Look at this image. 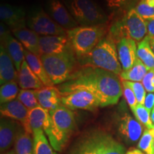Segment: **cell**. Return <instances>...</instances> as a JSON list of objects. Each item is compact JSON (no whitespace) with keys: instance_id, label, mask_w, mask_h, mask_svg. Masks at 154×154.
Wrapping results in <instances>:
<instances>
[{"instance_id":"22","label":"cell","mask_w":154,"mask_h":154,"mask_svg":"<svg viewBox=\"0 0 154 154\" xmlns=\"http://www.w3.org/2000/svg\"><path fill=\"white\" fill-rule=\"evenodd\" d=\"M18 84L22 89L37 90L44 87L42 81L32 72L26 60L23 61L18 72Z\"/></svg>"},{"instance_id":"12","label":"cell","mask_w":154,"mask_h":154,"mask_svg":"<svg viewBox=\"0 0 154 154\" xmlns=\"http://www.w3.org/2000/svg\"><path fill=\"white\" fill-rule=\"evenodd\" d=\"M29 110L18 99L1 104L0 107L2 117L18 121L24 127L25 131L33 136L29 121Z\"/></svg>"},{"instance_id":"8","label":"cell","mask_w":154,"mask_h":154,"mask_svg":"<svg viewBox=\"0 0 154 154\" xmlns=\"http://www.w3.org/2000/svg\"><path fill=\"white\" fill-rule=\"evenodd\" d=\"M70 14L82 26L103 24L109 22L102 9L92 0H64Z\"/></svg>"},{"instance_id":"43","label":"cell","mask_w":154,"mask_h":154,"mask_svg":"<svg viewBox=\"0 0 154 154\" xmlns=\"http://www.w3.org/2000/svg\"><path fill=\"white\" fill-rule=\"evenodd\" d=\"M149 131L150 134H151L152 137H153V138H154V126L153 127V128H151V129H150V130H149Z\"/></svg>"},{"instance_id":"1","label":"cell","mask_w":154,"mask_h":154,"mask_svg":"<svg viewBox=\"0 0 154 154\" xmlns=\"http://www.w3.org/2000/svg\"><path fill=\"white\" fill-rule=\"evenodd\" d=\"M58 88L87 90L97 99L101 107L116 104L123 94L122 82L118 75L91 66H81L70 79Z\"/></svg>"},{"instance_id":"17","label":"cell","mask_w":154,"mask_h":154,"mask_svg":"<svg viewBox=\"0 0 154 154\" xmlns=\"http://www.w3.org/2000/svg\"><path fill=\"white\" fill-rule=\"evenodd\" d=\"M39 45L42 55L57 54L72 48L67 36H40Z\"/></svg>"},{"instance_id":"29","label":"cell","mask_w":154,"mask_h":154,"mask_svg":"<svg viewBox=\"0 0 154 154\" xmlns=\"http://www.w3.org/2000/svg\"><path fill=\"white\" fill-rule=\"evenodd\" d=\"M19 93L17 82H11L4 84L0 88V103L3 104L14 101L17 98Z\"/></svg>"},{"instance_id":"34","label":"cell","mask_w":154,"mask_h":154,"mask_svg":"<svg viewBox=\"0 0 154 154\" xmlns=\"http://www.w3.org/2000/svg\"><path fill=\"white\" fill-rule=\"evenodd\" d=\"M140 0H105L109 8L128 11L136 7Z\"/></svg>"},{"instance_id":"25","label":"cell","mask_w":154,"mask_h":154,"mask_svg":"<svg viewBox=\"0 0 154 154\" xmlns=\"http://www.w3.org/2000/svg\"><path fill=\"white\" fill-rule=\"evenodd\" d=\"M31 136L25 131L24 127H21L14 145L17 154H34V139Z\"/></svg>"},{"instance_id":"18","label":"cell","mask_w":154,"mask_h":154,"mask_svg":"<svg viewBox=\"0 0 154 154\" xmlns=\"http://www.w3.org/2000/svg\"><path fill=\"white\" fill-rule=\"evenodd\" d=\"M36 96L40 106L51 111L61 104V94L59 88L54 86H44L35 90Z\"/></svg>"},{"instance_id":"23","label":"cell","mask_w":154,"mask_h":154,"mask_svg":"<svg viewBox=\"0 0 154 154\" xmlns=\"http://www.w3.org/2000/svg\"><path fill=\"white\" fill-rule=\"evenodd\" d=\"M24 56L25 60L26 61L30 69L36 75V76L42 81L44 85L45 86H53L54 84L44 69L41 58L31 53L26 49H24Z\"/></svg>"},{"instance_id":"3","label":"cell","mask_w":154,"mask_h":154,"mask_svg":"<svg viewBox=\"0 0 154 154\" xmlns=\"http://www.w3.org/2000/svg\"><path fill=\"white\" fill-rule=\"evenodd\" d=\"M148 29L145 19L142 18L135 8L124 13L113 22H109L107 36L118 43L122 38H131L139 43L147 36Z\"/></svg>"},{"instance_id":"7","label":"cell","mask_w":154,"mask_h":154,"mask_svg":"<svg viewBox=\"0 0 154 154\" xmlns=\"http://www.w3.org/2000/svg\"><path fill=\"white\" fill-rule=\"evenodd\" d=\"M72 154H126V149L112 135L94 131L82 138Z\"/></svg>"},{"instance_id":"15","label":"cell","mask_w":154,"mask_h":154,"mask_svg":"<svg viewBox=\"0 0 154 154\" xmlns=\"http://www.w3.org/2000/svg\"><path fill=\"white\" fill-rule=\"evenodd\" d=\"M22 124L12 119L2 117L0 123V150L5 153L14 145L15 139Z\"/></svg>"},{"instance_id":"4","label":"cell","mask_w":154,"mask_h":154,"mask_svg":"<svg viewBox=\"0 0 154 154\" xmlns=\"http://www.w3.org/2000/svg\"><path fill=\"white\" fill-rule=\"evenodd\" d=\"M51 125L47 136L54 151H61L68 143L76 128V120L70 109L59 105L54 110L49 111Z\"/></svg>"},{"instance_id":"44","label":"cell","mask_w":154,"mask_h":154,"mask_svg":"<svg viewBox=\"0 0 154 154\" xmlns=\"http://www.w3.org/2000/svg\"><path fill=\"white\" fill-rule=\"evenodd\" d=\"M4 154H17V153H16V152H15L14 150H11V151L6 152V153Z\"/></svg>"},{"instance_id":"13","label":"cell","mask_w":154,"mask_h":154,"mask_svg":"<svg viewBox=\"0 0 154 154\" xmlns=\"http://www.w3.org/2000/svg\"><path fill=\"white\" fill-rule=\"evenodd\" d=\"M0 19L11 32L26 27V12L22 7L2 4L0 6Z\"/></svg>"},{"instance_id":"33","label":"cell","mask_w":154,"mask_h":154,"mask_svg":"<svg viewBox=\"0 0 154 154\" xmlns=\"http://www.w3.org/2000/svg\"><path fill=\"white\" fill-rule=\"evenodd\" d=\"M138 148L146 154H154V138L149 129L144 131L138 143Z\"/></svg>"},{"instance_id":"19","label":"cell","mask_w":154,"mask_h":154,"mask_svg":"<svg viewBox=\"0 0 154 154\" xmlns=\"http://www.w3.org/2000/svg\"><path fill=\"white\" fill-rule=\"evenodd\" d=\"M18 81V72L6 48L0 47V84Z\"/></svg>"},{"instance_id":"28","label":"cell","mask_w":154,"mask_h":154,"mask_svg":"<svg viewBox=\"0 0 154 154\" xmlns=\"http://www.w3.org/2000/svg\"><path fill=\"white\" fill-rule=\"evenodd\" d=\"M43 130L36 131L33 133L34 154H58L54 151L45 136Z\"/></svg>"},{"instance_id":"24","label":"cell","mask_w":154,"mask_h":154,"mask_svg":"<svg viewBox=\"0 0 154 154\" xmlns=\"http://www.w3.org/2000/svg\"><path fill=\"white\" fill-rule=\"evenodd\" d=\"M1 45L4 46L9 53L15 66L17 72L20 71L23 61L25 60L24 49L21 42L17 38L10 35L6 40L5 43Z\"/></svg>"},{"instance_id":"21","label":"cell","mask_w":154,"mask_h":154,"mask_svg":"<svg viewBox=\"0 0 154 154\" xmlns=\"http://www.w3.org/2000/svg\"><path fill=\"white\" fill-rule=\"evenodd\" d=\"M29 121L32 132L43 130L47 134L51 125V118L49 111L42 106H37L29 111Z\"/></svg>"},{"instance_id":"10","label":"cell","mask_w":154,"mask_h":154,"mask_svg":"<svg viewBox=\"0 0 154 154\" xmlns=\"http://www.w3.org/2000/svg\"><path fill=\"white\" fill-rule=\"evenodd\" d=\"M61 91V103L65 106L72 109L94 110L101 106L99 101L91 92L83 88L59 89Z\"/></svg>"},{"instance_id":"40","label":"cell","mask_w":154,"mask_h":154,"mask_svg":"<svg viewBox=\"0 0 154 154\" xmlns=\"http://www.w3.org/2000/svg\"><path fill=\"white\" fill-rule=\"evenodd\" d=\"M126 154H145V153H144L142 151H140V149H130L129 151H127Z\"/></svg>"},{"instance_id":"30","label":"cell","mask_w":154,"mask_h":154,"mask_svg":"<svg viewBox=\"0 0 154 154\" xmlns=\"http://www.w3.org/2000/svg\"><path fill=\"white\" fill-rule=\"evenodd\" d=\"M17 99L22 103L29 110L39 106V103L36 96L35 90L22 89L19 91Z\"/></svg>"},{"instance_id":"11","label":"cell","mask_w":154,"mask_h":154,"mask_svg":"<svg viewBox=\"0 0 154 154\" xmlns=\"http://www.w3.org/2000/svg\"><path fill=\"white\" fill-rule=\"evenodd\" d=\"M119 134L126 143H135L140 140L143 133L142 124L128 113H124L117 121Z\"/></svg>"},{"instance_id":"39","label":"cell","mask_w":154,"mask_h":154,"mask_svg":"<svg viewBox=\"0 0 154 154\" xmlns=\"http://www.w3.org/2000/svg\"><path fill=\"white\" fill-rule=\"evenodd\" d=\"M148 29V36H154V17L145 19Z\"/></svg>"},{"instance_id":"31","label":"cell","mask_w":154,"mask_h":154,"mask_svg":"<svg viewBox=\"0 0 154 154\" xmlns=\"http://www.w3.org/2000/svg\"><path fill=\"white\" fill-rule=\"evenodd\" d=\"M132 112L136 117V120L140 124L146 126L147 129H151L154 126L151 119V112L144 106V105L138 103V105L132 111Z\"/></svg>"},{"instance_id":"16","label":"cell","mask_w":154,"mask_h":154,"mask_svg":"<svg viewBox=\"0 0 154 154\" xmlns=\"http://www.w3.org/2000/svg\"><path fill=\"white\" fill-rule=\"evenodd\" d=\"M119 59L123 71L131 68L137 59V45L134 40L122 38L116 44Z\"/></svg>"},{"instance_id":"6","label":"cell","mask_w":154,"mask_h":154,"mask_svg":"<svg viewBox=\"0 0 154 154\" xmlns=\"http://www.w3.org/2000/svg\"><path fill=\"white\" fill-rule=\"evenodd\" d=\"M109 22L94 26H78L67 31L69 43L76 58L87 54L106 36Z\"/></svg>"},{"instance_id":"9","label":"cell","mask_w":154,"mask_h":154,"mask_svg":"<svg viewBox=\"0 0 154 154\" xmlns=\"http://www.w3.org/2000/svg\"><path fill=\"white\" fill-rule=\"evenodd\" d=\"M26 25L31 30L43 36H67V30L38 7L31 9Z\"/></svg>"},{"instance_id":"27","label":"cell","mask_w":154,"mask_h":154,"mask_svg":"<svg viewBox=\"0 0 154 154\" xmlns=\"http://www.w3.org/2000/svg\"><path fill=\"white\" fill-rule=\"evenodd\" d=\"M137 57L149 70L154 69V53L149 43V36H146L137 46Z\"/></svg>"},{"instance_id":"20","label":"cell","mask_w":154,"mask_h":154,"mask_svg":"<svg viewBox=\"0 0 154 154\" xmlns=\"http://www.w3.org/2000/svg\"><path fill=\"white\" fill-rule=\"evenodd\" d=\"M17 39L21 42L25 49L41 57L42 51L39 45L40 36L35 32L26 27L12 31Z\"/></svg>"},{"instance_id":"38","label":"cell","mask_w":154,"mask_h":154,"mask_svg":"<svg viewBox=\"0 0 154 154\" xmlns=\"http://www.w3.org/2000/svg\"><path fill=\"white\" fill-rule=\"evenodd\" d=\"M144 106L151 112L152 110L154 109V94L149 93L146 95L145 101H144Z\"/></svg>"},{"instance_id":"37","label":"cell","mask_w":154,"mask_h":154,"mask_svg":"<svg viewBox=\"0 0 154 154\" xmlns=\"http://www.w3.org/2000/svg\"><path fill=\"white\" fill-rule=\"evenodd\" d=\"M9 27L3 22L0 24V39H1V44L5 43L6 40L8 38L9 36L11 35Z\"/></svg>"},{"instance_id":"32","label":"cell","mask_w":154,"mask_h":154,"mask_svg":"<svg viewBox=\"0 0 154 154\" xmlns=\"http://www.w3.org/2000/svg\"><path fill=\"white\" fill-rule=\"evenodd\" d=\"M135 9L144 19L154 17V0H140Z\"/></svg>"},{"instance_id":"26","label":"cell","mask_w":154,"mask_h":154,"mask_svg":"<svg viewBox=\"0 0 154 154\" xmlns=\"http://www.w3.org/2000/svg\"><path fill=\"white\" fill-rule=\"evenodd\" d=\"M149 69L138 58L131 68L127 71H122L119 77L122 81L140 82L149 72Z\"/></svg>"},{"instance_id":"5","label":"cell","mask_w":154,"mask_h":154,"mask_svg":"<svg viewBox=\"0 0 154 154\" xmlns=\"http://www.w3.org/2000/svg\"><path fill=\"white\" fill-rule=\"evenodd\" d=\"M40 58L54 85L69 81L81 67L72 48L63 53L43 54Z\"/></svg>"},{"instance_id":"41","label":"cell","mask_w":154,"mask_h":154,"mask_svg":"<svg viewBox=\"0 0 154 154\" xmlns=\"http://www.w3.org/2000/svg\"><path fill=\"white\" fill-rule=\"evenodd\" d=\"M149 43L154 53V36H149Z\"/></svg>"},{"instance_id":"35","label":"cell","mask_w":154,"mask_h":154,"mask_svg":"<svg viewBox=\"0 0 154 154\" xmlns=\"http://www.w3.org/2000/svg\"><path fill=\"white\" fill-rule=\"evenodd\" d=\"M126 85H128L131 88L132 91L137 99L138 103L139 104H144V101L146 99V89L144 88L141 82H128V81H123Z\"/></svg>"},{"instance_id":"42","label":"cell","mask_w":154,"mask_h":154,"mask_svg":"<svg viewBox=\"0 0 154 154\" xmlns=\"http://www.w3.org/2000/svg\"><path fill=\"white\" fill-rule=\"evenodd\" d=\"M151 119L152 123H153V124L154 125V109L151 112Z\"/></svg>"},{"instance_id":"14","label":"cell","mask_w":154,"mask_h":154,"mask_svg":"<svg viewBox=\"0 0 154 154\" xmlns=\"http://www.w3.org/2000/svg\"><path fill=\"white\" fill-rule=\"evenodd\" d=\"M47 9L51 18L63 29L68 31L78 27V23L59 0H49Z\"/></svg>"},{"instance_id":"2","label":"cell","mask_w":154,"mask_h":154,"mask_svg":"<svg viewBox=\"0 0 154 154\" xmlns=\"http://www.w3.org/2000/svg\"><path fill=\"white\" fill-rule=\"evenodd\" d=\"M77 60L81 66L100 68L118 76L123 71L119 61L116 43L107 35L91 51L77 58Z\"/></svg>"},{"instance_id":"36","label":"cell","mask_w":154,"mask_h":154,"mask_svg":"<svg viewBox=\"0 0 154 154\" xmlns=\"http://www.w3.org/2000/svg\"><path fill=\"white\" fill-rule=\"evenodd\" d=\"M122 85H123V94H124V96L126 99V101L129 106V107L131 109V111L134 110L136 106L138 105L137 99H136V96L131 88L128 85H126L125 83L122 81Z\"/></svg>"}]
</instances>
